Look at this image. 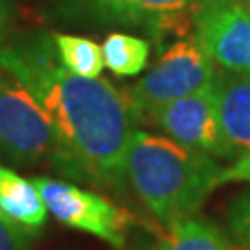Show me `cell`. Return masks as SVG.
I'll return each instance as SVG.
<instances>
[{"label":"cell","instance_id":"obj_7","mask_svg":"<svg viewBox=\"0 0 250 250\" xmlns=\"http://www.w3.org/2000/svg\"><path fill=\"white\" fill-rule=\"evenodd\" d=\"M152 117L167 137L174 139L176 143L209 156H233L221 132L213 83L206 89L161 106Z\"/></svg>","mask_w":250,"mask_h":250},{"label":"cell","instance_id":"obj_11","mask_svg":"<svg viewBox=\"0 0 250 250\" xmlns=\"http://www.w3.org/2000/svg\"><path fill=\"white\" fill-rule=\"evenodd\" d=\"M156 250H233V247L217 226L188 217L169 224V233Z\"/></svg>","mask_w":250,"mask_h":250},{"label":"cell","instance_id":"obj_15","mask_svg":"<svg viewBox=\"0 0 250 250\" xmlns=\"http://www.w3.org/2000/svg\"><path fill=\"white\" fill-rule=\"evenodd\" d=\"M28 233L0 213V250H28Z\"/></svg>","mask_w":250,"mask_h":250},{"label":"cell","instance_id":"obj_2","mask_svg":"<svg viewBox=\"0 0 250 250\" xmlns=\"http://www.w3.org/2000/svg\"><path fill=\"white\" fill-rule=\"evenodd\" d=\"M221 170L209 154L146 132H134L126 150V182L165 224L197 213Z\"/></svg>","mask_w":250,"mask_h":250},{"label":"cell","instance_id":"obj_4","mask_svg":"<svg viewBox=\"0 0 250 250\" xmlns=\"http://www.w3.org/2000/svg\"><path fill=\"white\" fill-rule=\"evenodd\" d=\"M0 154L17 165H32L56 154L52 121L30 91L0 74Z\"/></svg>","mask_w":250,"mask_h":250},{"label":"cell","instance_id":"obj_10","mask_svg":"<svg viewBox=\"0 0 250 250\" xmlns=\"http://www.w3.org/2000/svg\"><path fill=\"white\" fill-rule=\"evenodd\" d=\"M0 213L26 232L41 230L46 223V206L32 180L0 165Z\"/></svg>","mask_w":250,"mask_h":250},{"label":"cell","instance_id":"obj_16","mask_svg":"<svg viewBox=\"0 0 250 250\" xmlns=\"http://www.w3.org/2000/svg\"><path fill=\"white\" fill-rule=\"evenodd\" d=\"M228 182H249L250 184V152L239 156L230 167L221 170L219 186L228 184Z\"/></svg>","mask_w":250,"mask_h":250},{"label":"cell","instance_id":"obj_12","mask_svg":"<svg viewBox=\"0 0 250 250\" xmlns=\"http://www.w3.org/2000/svg\"><path fill=\"white\" fill-rule=\"evenodd\" d=\"M104 65L117 76H135L143 71L150 56V43L128 34H111L102 45Z\"/></svg>","mask_w":250,"mask_h":250},{"label":"cell","instance_id":"obj_13","mask_svg":"<svg viewBox=\"0 0 250 250\" xmlns=\"http://www.w3.org/2000/svg\"><path fill=\"white\" fill-rule=\"evenodd\" d=\"M54 45L62 65L83 78H99L104 69L102 46L87 37L69 36V34H54Z\"/></svg>","mask_w":250,"mask_h":250},{"label":"cell","instance_id":"obj_6","mask_svg":"<svg viewBox=\"0 0 250 250\" xmlns=\"http://www.w3.org/2000/svg\"><path fill=\"white\" fill-rule=\"evenodd\" d=\"M195 37L224 71L250 74V17L243 0H200L193 9Z\"/></svg>","mask_w":250,"mask_h":250},{"label":"cell","instance_id":"obj_17","mask_svg":"<svg viewBox=\"0 0 250 250\" xmlns=\"http://www.w3.org/2000/svg\"><path fill=\"white\" fill-rule=\"evenodd\" d=\"M9 21V6L6 0H0V50H2V41H4V32Z\"/></svg>","mask_w":250,"mask_h":250},{"label":"cell","instance_id":"obj_5","mask_svg":"<svg viewBox=\"0 0 250 250\" xmlns=\"http://www.w3.org/2000/svg\"><path fill=\"white\" fill-rule=\"evenodd\" d=\"M41 193V198L56 221L87 232L115 249H123L134 217L125 208H119L111 200L72 186L63 180L37 176L32 178Z\"/></svg>","mask_w":250,"mask_h":250},{"label":"cell","instance_id":"obj_9","mask_svg":"<svg viewBox=\"0 0 250 250\" xmlns=\"http://www.w3.org/2000/svg\"><path fill=\"white\" fill-rule=\"evenodd\" d=\"M104 22L167 30L172 21L186 17L200 0H82Z\"/></svg>","mask_w":250,"mask_h":250},{"label":"cell","instance_id":"obj_14","mask_svg":"<svg viewBox=\"0 0 250 250\" xmlns=\"http://www.w3.org/2000/svg\"><path fill=\"white\" fill-rule=\"evenodd\" d=\"M228 226L235 239L250 249V191L235 197L228 206Z\"/></svg>","mask_w":250,"mask_h":250},{"label":"cell","instance_id":"obj_8","mask_svg":"<svg viewBox=\"0 0 250 250\" xmlns=\"http://www.w3.org/2000/svg\"><path fill=\"white\" fill-rule=\"evenodd\" d=\"M219 125L232 154L250 152V74L221 72L213 80Z\"/></svg>","mask_w":250,"mask_h":250},{"label":"cell","instance_id":"obj_3","mask_svg":"<svg viewBox=\"0 0 250 250\" xmlns=\"http://www.w3.org/2000/svg\"><path fill=\"white\" fill-rule=\"evenodd\" d=\"M213 80V60L197 37H188L163 50L158 63L135 83L128 97L137 113L152 115L169 102L209 87Z\"/></svg>","mask_w":250,"mask_h":250},{"label":"cell","instance_id":"obj_1","mask_svg":"<svg viewBox=\"0 0 250 250\" xmlns=\"http://www.w3.org/2000/svg\"><path fill=\"white\" fill-rule=\"evenodd\" d=\"M0 67L50 117L58 169L107 188H125L126 150L135 132V107L128 95L107 80L67 71L48 36L2 48Z\"/></svg>","mask_w":250,"mask_h":250},{"label":"cell","instance_id":"obj_18","mask_svg":"<svg viewBox=\"0 0 250 250\" xmlns=\"http://www.w3.org/2000/svg\"><path fill=\"white\" fill-rule=\"evenodd\" d=\"M243 8L247 11V15L250 17V0H243Z\"/></svg>","mask_w":250,"mask_h":250}]
</instances>
